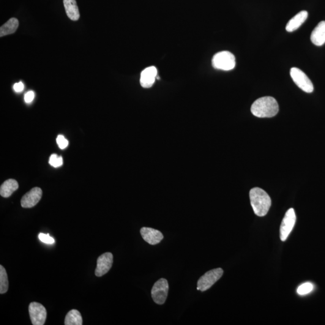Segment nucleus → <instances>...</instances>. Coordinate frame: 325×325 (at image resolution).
<instances>
[{"instance_id":"20e7f679","label":"nucleus","mask_w":325,"mask_h":325,"mask_svg":"<svg viewBox=\"0 0 325 325\" xmlns=\"http://www.w3.org/2000/svg\"><path fill=\"white\" fill-rule=\"evenodd\" d=\"M223 274V270L221 268L215 269L207 272L199 278L197 283L198 290H207L222 277Z\"/></svg>"},{"instance_id":"7ed1b4c3","label":"nucleus","mask_w":325,"mask_h":325,"mask_svg":"<svg viewBox=\"0 0 325 325\" xmlns=\"http://www.w3.org/2000/svg\"><path fill=\"white\" fill-rule=\"evenodd\" d=\"M212 65L217 70L230 71L236 67V58L230 52L221 51L213 57Z\"/></svg>"},{"instance_id":"4468645a","label":"nucleus","mask_w":325,"mask_h":325,"mask_svg":"<svg viewBox=\"0 0 325 325\" xmlns=\"http://www.w3.org/2000/svg\"><path fill=\"white\" fill-rule=\"evenodd\" d=\"M311 42L316 46H322L325 43V21H321L316 27L311 35Z\"/></svg>"},{"instance_id":"f03ea898","label":"nucleus","mask_w":325,"mask_h":325,"mask_svg":"<svg viewBox=\"0 0 325 325\" xmlns=\"http://www.w3.org/2000/svg\"><path fill=\"white\" fill-rule=\"evenodd\" d=\"M250 197L255 214L259 217L266 216L271 206V199L268 194L260 188L255 187L250 190Z\"/></svg>"},{"instance_id":"aec40b11","label":"nucleus","mask_w":325,"mask_h":325,"mask_svg":"<svg viewBox=\"0 0 325 325\" xmlns=\"http://www.w3.org/2000/svg\"><path fill=\"white\" fill-rule=\"evenodd\" d=\"M314 286L313 284L310 283H306L300 285L297 288V292L300 295H305L310 293V292L313 291Z\"/></svg>"},{"instance_id":"ddd939ff","label":"nucleus","mask_w":325,"mask_h":325,"mask_svg":"<svg viewBox=\"0 0 325 325\" xmlns=\"http://www.w3.org/2000/svg\"><path fill=\"white\" fill-rule=\"evenodd\" d=\"M308 16V13L305 10L301 11V12L297 13L288 22L286 27V31L289 32H293L296 31L307 20Z\"/></svg>"},{"instance_id":"2eb2a0df","label":"nucleus","mask_w":325,"mask_h":325,"mask_svg":"<svg viewBox=\"0 0 325 325\" xmlns=\"http://www.w3.org/2000/svg\"><path fill=\"white\" fill-rule=\"evenodd\" d=\"M64 4L68 18L77 21L80 18V12L75 0H64Z\"/></svg>"},{"instance_id":"39448f33","label":"nucleus","mask_w":325,"mask_h":325,"mask_svg":"<svg viewBox=\"0 0 325 325\" xmlns=\"http://www.w3.org/2000/svg\"><path fill=\"white\" fill-rule=\"evenodd\" d=\"M169 291L168 281L161 278L154 284L151 289V296L154 301L158 305L165 304Z\"/></svg>"},{"instance_id":"dca6fc26","label":"nucleus","mask_w":325,"mask_h":325,"mask_svg":"<svg viewBox=\"0 0 325 325\" xmlns=\"http://www.w3.org/2000/svg\"><path fill=\"white\" fill-rule=\"evenodd\" d=\"M19 187L18 183L15 180H6L0 187V195L4 198H9Z\"/></svg>"},{"instance_id":"5701e85b","label":"nucleus","mask_w":325,"mask_h":325,"mask_svg":"<svg viewBox=\"0 0 325 325\" xmlns=\"http://www.w3.org/2000/svg\"><path fill=\"white\" fill-rule=\"evenodd\" d=\"M56 141L59 147L62 149L66 148L68 146V144H69L67 139L62 135L57 136Z\"/></svg>"},{"instance_id":"a211bd4d","label":"nucleus","mask_w":325,"mask_h":325,"mask_svg":"<svg viewBox=\"0 0 325 325\" xmlns=\"http://www.w3.org/2000/svg\"><path fill=\"white\" fill-rule=\"evenodd\" d=\"M82 324H83V319L78 310H72L68 312L65 318V325H81Z\"/></svg>"},{"instance_id":"f3484780","label":"nucleus","mask_w":325,"mask_h":325,"mask_svg":"<svg viewBox=\"0 0 325 325\" xmlns=\"http://www.w3.org/2000/svg\"><path fill=\"white\" fill-rule=\"evenodd\" d=\"M19 26L17 19L12 18L2 25L0 28V37L14 34Z\"/></svg>"},{"instance_id":"f8f14e48","label":"nucleus","mask_w":325,"mask_h":325,"mask_svg":"<svg viewBox=\"0 0 325 325\" xmlns=\"http://www.w3.org/2000/svg\"><path fill=\"white\" fill-rule=\"evenodd\" d=\"M157 76V70L155 67L144 69L141 73V84L144 88H150L154 84Z\"/></svg>"},{"instance_id":"b1692460","label":"nucleus","mask_w":325,"mask_h":325,"mask_svg":"<svg viewBox=\"0 0 325 325\" xmlns=\"http://www.w3.org/2000/svg\"><path fill=\"white\" fill-rule=\"evenodd\" d=\"M35 98V93L33 91H29L26 93L24 96V100L26 103H31Z\"/></svg>"},{"instance_id":"393cba45","label":"nucleus","mask_w":325,"mask_h":325,"mask_svg":"<svg viewBox=\"0 0 325 325\" xmlns=\"http://www.w3.org/2000/svg\"><path fill=\"white\" fill-rule=\"evenodd\" d=\"M24 88V84L21 81L18 83H15L13 86V89L16 92H21L23 91Z\"/></svg>"},{"instance_id":"6e6552de","label":"nucleus","mask_w":325,"mask_h":325,"mask_svg":"<svg viewBox=\"0 0 325 325\" xmlns=\"http://www.w3.org/2000/svg\"><path fill=\"white\" fill-rule=\"evenodd\" d=\"M296 217L295 214L294 210L290 209L286 212L285 217H284L280 227V238L283 242L286 241L293 229L295 222H296Z\"/></svg>"},{"instance_id":"1a4fd4ad","label":"nucleus","mask_w":325,"mask_h":325,"mask_svg":"<svg viewBox=\"0 0 325 325\" xmlns=\"http://www.w3.org/2000/svg\"><path fill=\"white\" fill-rule=\"evenodd\" d=\"M113 263V254L110 253H103L97 259V268L95 269V275L100 277L107 274L110 270Z\"/></svg>"},{"instance_id":"412c9836","label":"nucleus","mask_w":325,"mask_h":325,"mask_svg":"<svg viewBox=\"0 0 325 325\" xmlns=\"http://www.w3.org/2000/svg\"><path fill=\"white\" fill-rule=\"evenodd\" d=\"M49 163L54 168H58L63 165V158L62 157H59L58 155L53 154L51 155Z\"/></svg>"},{"instance_id":"f257e3e1","label":"nucleus","mask_w":325,"mask_h":325,"mask_svg":"<svg viewBox=\"0 0 325 325\" xmlns=\"http://www.w3.org/2000/svg\"><path fill=\"white\" fill-rule=\"evenodd\" d=\"M279 111V106L277 100L271 97L259 98L251 106V112L258 117H272L277 115Z\"/></svg>"},{"instance_id":"6ab92c4d","label":"nucleus","mask_w":325,"mask_h":325,"mask_svg":"<svg viewBox=\"0 0 325 325\" xmlns=\"http://www.w3.org/2000/svg\"><path fill=\"white\" fill-rule=\"evenodd\" d=\"M9 289V281L6 271L4 267L1 265L0 266V293H6Z\"/></svg>"},{"instance_id":"9b49d317","label":"nucleus","mask_w":325,"mask_h":325,"mask_svg":"<svg viewBox=\"0 0 325 325\" xmlns=\"http://www.w3.org/2000/svg\"><path fill=\"white\" fill-rule=\"evenodd\" d=\"M141 234L144 241L151 245H157L163 239V234L160 231L152 228H142Z\"/></svg>"},{"instance_id":"9d476101","label":"nucleus","mask_w":325,"mask_h":325,"mask_svg":"<svg viewBox=\"0 0 325 325\" xmlns=\"http://www.w3.org/2000/svg\"><path fill=\"white\" fill-rule=\"evenodd\" d=\"M42 196V191L39 187H34L22 198L21 206L23 208L30 209L36 206Z\"/></svg>"},{"instance_id":"0eeeda50","label":"nucleus","mask_w":325,"mask_h":325,"mask_svg":"<svg viewBox=\"0 0 325 325\" xmlns=\"http://www.w3.org/2000/svg\"><path fill=\"white\" fill-rule=\"evenodd\" d=\"M29 311L32 323L34 325L45 324L46 319V310L43 306L37 302H32L29 305Z\"/></svg>"},{"instance_id":"4be33fe9","label":"nucleus","mask_w":325,"mask_h":325,"mask_svg":"<svg viewBox=\"0 0 325 325\" xmlns=\"http://www.w3.org/2000/svg\"><path fill=\"white\" fill-rule=\"evenodd\" d=\"M38 237H39V239L41 242H42L46 244L52 245L54 244V242H55V240H54L53 237L50 236V235L48 234H45L43 233H40L39 234V236Z\"/></svg>"},{"instance_id":"423d86ee","label":"nucleus","mask_w":325,"mask_h":325,"mask_svg":"<svg viewBox=\"0 0 325 325\" xmlns=\"http://www.w3.org/2000/svg\"><path fill=\"white\" fill-rule=\"evenodd\" d=\"M290 76L295 84L307 93H311L314 91L312 82L302 71L297 68H292L290 70Z\"/></svg>"}]
</instances>
